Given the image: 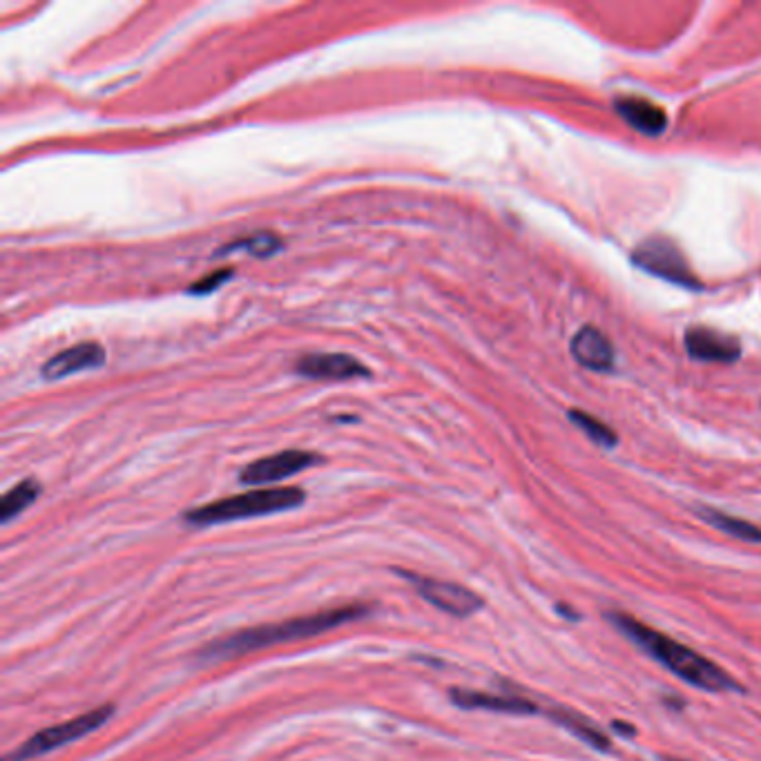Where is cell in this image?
I'll list each match as a JSON object with an SVG mask.
<instances>
[{
    "label": "cell",
    "instance_id": "obj_1",
    "mask_svg": "<svg viewBox=\"0 0 761 761\" xmlns=\"http://www.w3.org/2000/svg\"><path fill=\"white\" fill-rule=\"evenodd\" d=\"M371 612L373 605L353 603L342 605V608L322 609V612L309 614V616H297L288 618V621L269 623V625L248 627V630L235 632V634L224 636V639L211 641L206 648L199 649V658L208 663L224 661V658L242 657V654L255 652V649L269 648V645L310 639V636H318L337 625H344V623L368 616Z\"/></svg>",
    "mask_w": 761,
    "mask_h": 761
},
{
    "label": "cell",
    "instance_id": "obj_2",
    "mask_svg": "<svg viewBox=\"0 0 761 761\" xmlns=\"http://www.w3.org/2000/svg\"><path fill=\"white\" fill-rule=\"evenodd\" d=\"M608 618L614 627H618V630L632 641V643L643 648L654 661L666 666L672 674L679 676V679L685 681V683L694 685V688L699 690H706V692L741 690L737 681H734L728 672L721 670L716 663H712L710 658L701 657V654L694 652L692 648L670 639V636H666L663 632L643 625V623L636 621V618L630 616V614L609 612Z\"/></svg>",
    "mask_w": 761,
    "mask_h": 761
},
{
    "label": "cell",
    "instance_id": "obj_3",
    "mask_svg": "<svg viewBox=\"0 0 761 761\" xmlns=\"http://www.w3.org/2000/svg\"><path fill=\"white\" fill-rule=\"evenodd\" d=\"M304 500L306 493L297 487L252 489V492L237 493V496L221 498V500L188 509L184 514V520L194 527H211V525L230 523V520L257 518V516L295 509V507L304 505Z\"/></svg>",
    "mask_w": 761,
    "mask_h": 761
},
{
    "label": "cell",
    "instance_id": "obj_4",
    "mask_svg": "<svg viewBox=\"0 0 761 761\" xmlns=\"http://www.w3.org/2000/svg\"><path fill=\"white\" fill-rule=\"evenodd\" d=\"M114 715L112 703H103V706L95 707V710L86 712L81 716H74V719L65 721V724L52 725V728L41 730V732L32 734L28 741L21 748H16L7 761H28L37 759V757L47 755L52 750H59V748L68 746V743L77 741V739L86 737V734L95 732L101 725L108 724L110 716Z\"/></svg>",
    "mask_w": 761,
    "mask_h": 761
},
{
    "label": "cell",
    "instance_id": "obj_5",
    "mask_svg": "<svg viewBox=\"0 0 761 761\" xmlns=\"http://www.w3.org/2000/svg\"><path fill=\"white\" fill-rule=\"evenodd\" d=\"M632 261H634L639 269H643L645 273H652L657 275V277L667 279V282L679 284V286H699L697 277H694L692 270H690L683 252L667 237L645 239V242L639 244L636 251L632 252Z\"/></svg>",
    "mask_w": 761,
    "mask_h": 761
},
{
    "label": "cell",
    "instance_id": "obj_6",
    "mask_svg": "<svg viewBox=\"0 0 761 761\" xmlns=\"http://www.w3.org/2000/svg\"><path fill=\"white\" fill-rule=\"evenodd\" d=\"M398 574H402L409 583H413V587L420 591L422 599H426L434 608L443 609V612L451 614V616L467 618L478 612V609H483L484 605V600L476 591H471L465 585H458V583L438 581V578L420 576V574L404 572V569H398Z\"/></svg>",
    "mask_w": 761,
    "mask_h": 761
},
{
    "label": "cell",
    "instance_id": "obj_7",
    "mask_svg": "<svg viewBox=\"0 0 761 761\" xmlns=\"http://www.w3.org/2000/svg\"><path fill=\"white\" fill-rule=\"evenodd\" d=\"M322 458L318 453L302 451V449H288V451L273 453V456L260 458V460L251 462L242 469L239 480L244 484H270L286 480L291 476L300 474V471L310 469V467L319 465Z\"/></svg>",
    "mask_w": 761,
    "mask_h": 761
},
{
    "label": "cell",
    "instance_id": "obj_8",
    "mask_svg": "<svg viewBox=\"0 0 761 761\" xmlns=\"http://www.w3.org/2000/svg\"><path fill=\"white\" fill-rule=\"evenodd\" d=\"M295 373L309 380H368L371 371L358 358L346 353H309L295 362Z\"/></svg>",
    "mask_w": 761,
    "mask_h": 761
},
{
    "label": "cell",
    "instance_id": "obj_9",
    "mask_svg": "<svg viewBox=\"0 0 761 761\" xmlns=\"http://www.w3.org/2000/svg\"><path fill=\"white\" fill-rule=\"evenodd\" d=\"M105 364V349L99 342H81L70 349L61 351L54 358L47 360L41 368V376L45 380H63V377L74 376V373L90 371Z\"/></svg>",
    "mask_w": 761,
    "mask_h": 761
},
{
    "label": "cell",
    "instance_id": "obj_10",
    "mask_svg": "<svg viewBox=\"0 0 761 761\" xmlns=\"http://www.w3.org/2000/svg\"><path fill=\"white\" fill-rule=\"evenodd\" d=\"M685 351L699 362H734L741 355V344L706 327H692L685 333Z\"/></svg>",
    "mask_w": 761,
    "mask_h": 761
},
{
    "label": "cell",
    "instance_id": "obj_11",
    "mask_svg": "<svg viewBox=\"0 0 761 761\" xmlns=\"http://www.w3.org/2000/svg\"><path fill=\"white\" fill-rule=\"evenodd\" d=\"M574 360L590 371H612L614 346L603 331L596 327H583L569 344Z\"/></svg>",
    "mask_w": 761,
    "mask_h": 761
},
{
    "label": "cell",
    "instance_id": "obj_12",
    "mask_svg": "<svg viewBox=\"0 0 761 761\" xmlns=\"http://www.w3.org/2000/svg\"><path fill=\"white\" fill-rule=\"evenodd\" d=\"M614 110L621 114L623 121L639 130L641 135L658 136L667 128V114L661 105L652 103L641 96H621L614 101Z\"/></svg>",
    "mask_w": 761,
    "mask_h": 761
},
{
    "label": "cell",
    "instance_id": "obj_13",
    "mask_svg": "<svg viewBox=\"0 0 761 761\" xmlns=\"http://www.w3.org/2000/svg\"><path fill=\"white\" fill-rule=\"evenodd\" d=\"M449 699L458 707H465V710H492L507 712V715H534V712H538V707L532 701H527V699L500 697V694L476 692V690L465 688H453L449 692Z\"/></svg>",
    "mask_w": 761,
    "mask_h": 761
},
{
    "label": "cell",
    "instance_id": "obj_14",
    "mask_svg": "<svg viewBox=\"0 0 761 761\" xmlns=\"http://www.w3.org/2000/svg\"><path fill=\"white\" fill-rule=\"evenodd\" d=\"M550 716L556 721V724L567 728L572 734H576V737L581 739V741H585L587 746L596 748V750L600 752H608L609 748H612L608 734L600 732V730L583 715H576V712L567 710V707H558V710H551Z\"/></svg>",
    "mask_w": 761,
    "mask_h": 761
},
{
    "label": "cell",
    "instance_id": "obj_15",
    "mask_svg": "<svg viewBox=\"0 0 761 761\" xmlns=\"http://www.w3.org/2000/svg\"><path fill=\"white\" fill-rule=\"evenodd\" d=\"M697 514L701 516L710 527L719 529V532L728 534V536L746 542H761V529L757 527V525L748 523V520L734 518V516L724 514V511L719 509H710V507H699Z\"/></svg>",
    "mask_w": 761,
    "mask_h": 761
},
{
    "label": "cell",
    "instance_id": "obj_16",
    "mask_svg": "<svg viewBox=\"0 0 761 761\" xmlns=\"http://www.w3.org/2000/svg\"><path fill=\"white\" fill-rule=\"evenodd\" d=\"M38 496H41V483L34 478H28L16 484V487H12L10 492L3 496V500H0V523H12V520L19 514H23Z\"/></svg>",
    "mask_w": 761,
    "mask_h": 761
},
{
    "label": "cell",
    "instance_id": "obj_17",
    "mask_svg": "<svg viewBox=\"0 0 761 761\" xmlns=\"http://www.w3.org/2000/svg\"><path fill=\"white\" fill-rule=\"evenodd\" d=\"M279 248H282V239L275 233H255L251 237H242L239 242H233L219 255H226V252H251L255 257H269L275 255Z\"/></svg>",
    "mask_w": 761,
    "mask_h": 761
},
{
    "label": "cell",
    "instance_id": "obj_18",
    "mask_svg": "<svg viewBox=\"0 0 761 761\" xmlns=\"http://www.w3.org/2000/svg\"><path fill=\"white\" fill-rule=\"evenodd\" d=\"M569 420H572L574 425H576L578 429H581L583 434L587 435V438H591L594 443H599L600 447L609 449L618 443V438L614 435V431L609 429L608 425H603L600 420H596L594 416H590V413L578 411V409H572V411H569Z\"/></svg>",
    "mask_w": 761,
    "mask_h": 761
},
{
    "label": "cell",
    "instance_id": "obj_19",
    "mask_svg": "<svg viewBox=\"0 0 761 761\" xmlns=\"http://www.w3.org/2000/svg\"><path fill=\"white\" fill-rule=\"evenodd\" d=\"M230 277H233V270L230 269L212 270V273H208L203 279L194 282L193 286L188 288V293H193V295H206V293L217 291V288H219L221 284H224L226 279H230Z\"/></svg>",
    "mask_w": 761,
    "mask_h": 761
},
{
    "label": "cell",
    "instance_id": "obj_20",
    "mask_svg": "<svg viewBox=\"0 0 761 761\" xmlns=\"http://www.w3.org/2000/svg\"><path fill=\"white\" fill-rule=\"evenodd\" d=\"M614 730H618V732L625 734V737H632V734H636V730L632 728V725H625L623 721H614Z\"/></svg>",
    "mask_w": 761,
    "mask_h": 761
}]
</instances>
